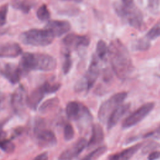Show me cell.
<instances>
[{
    "label": "cell",
    "mask_w": 160,
    "mask_h": 160,
    "mask_svg": "<svg viewBox=\"0 0 160 160\" xmlns=\"http://www.w3.org/2000/svg\"><path fill=\"white\" fill-rule=\"evenodd\" d=\"M54 36L48 29H31L19 35L20 41L24 44L33 46H46L52 43Z\"/></svg>",
    "instance_id": "3957f363"
},
{
    "label": "cell",
    "mask_w": 160,
    "mask_h": 160,
    "mask_svg": "<svg viewBox=\"0 0 160 160\" xmlns=\"http://www.w3.org/2000/svg\"><path fill=\"white\" fill-rule=\"evenodd\" d=\"M154 136L155 137L160 138V126L153 132H151L149 134H147L146 136Z\"/></svg>",
    "instance_id": "74e56055"
},
{
    "label": "cell",
    "mask_w": 160,
    "mask_h": 160,
    "mask_svg": "<svg viewBox=\"0 0 160 160\" xmlns=\"http://www.w3.org/2000/svg\"><path fill=\"white\" fill-rule=\"evenodd\" d=\"M49 155L48 152H44L35 157L34 160H48Z\"/></svg>",
    "instance_id": "d590c367"
},
{
    "label": "cell",
    "mask_w": 160,
    "mask_h": 160,
    "mask_svg": "<svg viewBox=\"0 0 160 160\" xmlns=\"http://www.w3.org/2000/svg\"><path fill=\"white\" fill-rule=\"evenodd\" d=\"M64 1H73L75 2H81L82 0H64Z\"/></svg>",
    "instance_id": "ab89813d"
},
{
    "label": "cell",
    "mask_w": 160,
    "mask_h": 160,
    "mask_svg": "<svg viewBox=\"0 0 160 160\" xmlns=\"http://www.w3.org/2000/svg\"><path fill=\"white\" fill-rule=\"evenodd\" d=\"M59 102V99L57 98H52L46 100L39 108V111L41 113H46L56 108Z\"/></svg>",
    "instance_id": "44dd1931"
},
{
    "label": "cell",
    "mask_w": 160,
    "mask_h": 160,
    "mask_svg": "<svg viewBox=\"0 0 160 160\" xmlns=\"http://www.w3.org/2000/svg\"><path fill=\"white\" fill-rule=\"evenodd\" d=\"M107 150V147L106 146H100L95 149H94L92 152L87 154L81 160H94L103 154Z\"/></svg>",
    "instance_id": "7402d4cb"
},
{
    "label": "cell",
    "mask_w": 160,
    "mask_h": 160,
    "mask_svg": "<svg viewBox=\"0 0 160 160\" xmlns=\"http://www.w3.org/2000/svg\"><path fill=\"white\" fill-rule=\"evenodd\" d=\"M72 61L71 58L69 51H67L64 53V60L62 64V71L64 74H66L69 72L72 67Z\"/></svg>",
    "instance_id": "4316f807"
},
{
    "label": "cell",
    "mask_w": 160,
    "mask_h": 160,
    "mask_svg": "<svg viewBox=\"0 0 160 160\" xmlns=\"http://www.w3.org/2000/svg\"><path fill=\"white\" fill-rule=\"evenodd\" d=\"M142 146V143L136 144L109 157V160H129Z\"/></svg>",
    "instance_id": "e0dca14e"
},
{
    "label": "cell",
    "mask_w": 160,
    "mask_h": 160,
    "mask_svg": "<svg viewBox=\"0 0 160 160\" xmlns=\"http://www.w3.org/2000/svg\"><path fill=\"white\" fill-rule=\"evenodd\" d=\"M90 42L88 36H81L75 34H69L63 39L62 42L69 51L71 49H77L79 47H87Z\"/></svg>",
    "instance_id": "7c38bea8"
},
{
    "label": "cell",
    "mask_w": 160,
    "mask_h": 160,
    "mask_svg": "<svg viewBox=\"0 0 160 160\" xmlns=\"http://www.w3.org/2000/svg\"><path fill=\"white\" fill-rule=\"evenodd\" d=\"M28 94L26 89L22 85L19 86L14 91L11 98V104L14 112L21 114L28 106Z\"/></svg>",
    "instance_id": "30bf717a"
},
{
    "label": "cell",
    "mask_w": 160,
    "mask_h": 160,
    "mask_svg": "<svg viewBox=\"0 0 160 160\" xmlns=\"http://www.w3.org/2000/svg\"><path fill=\"white\" fill-rule=\"evenodd\" d=\"M88 142L84 138H80L71 147L65 149L59 155V160H72L77 157L87 146Z\"/></svg>",
    "instance_id": "8fae6325"
},
{
    "label": "cell",
    "mask_w": 160,
    "mask_h": 160,
    "mask_svg": "<svg viewBox=\"0 0 160 160\" xmlns=\"http://www.w3.org/2000/svg\"><path fill=\"white\" fill-rule=\"evenodd\" d=\"M127 96L126 92L116 93L104 101L98 111V118L101 122H107V120L112 111L120 105Z\"/></svg>",
    "instance_id": "8992f818"
},
{
    "label": "cell",
    "mask_w": 160,
    "mask_h": 160,
    "mask_svg": "<svg viewBox=\"0 0 160 160\" xmlns=\"http://www.w3.org/2000/svg\"><path fill=\"white\" fill-rule=\"evenodd\" d=\"M5 102H6V96L2 92L0 91V111H2L4 109Z\"/></svg>",
    "instance_id": "e575fe53"
},
{
    "label": "cell",
    "mask_w": 160,
    "mask_h": 160,
    "mask_svg": "<svg viewBox=\"0 0 160 160\" xmlns=\"http://www.w3.org/2000/svg\"><path fill=\"white\" fill-rule=\"evenodd\" d=\"M36 16L38 18L42 21H45L50 18V12L46 4L41 5L36 11Z\"/></svg>",
    "instance_id": "d4e9b609"
},
{
    "label": "cell",
    "mask_w": 160,
    "mask_h": 160,
    "mask_svg": "<svg viewBox=\"0 0 160 160\" xmlns=\"http://www.w3.org/2000/svg\"><path fill=\"white\" fill-rule=\"evenodd\" d=\"M108 52V47L103 40H99L96 46L97 57L103 59Z\"/></svg>",
    "instance_id": "cb8c5ba5"
},
{
    "label": "cell",
    "mask_w": 160,
    "mask_h": 160,
    "mask_svg": "<svg viewBox=\"0 0 160 160\" xmlns=\"http://www.w3.org/2000/svg\"><path fill=\"white\" fill-rule=\"evenodd\" d=\"M0 148L7 153H12L15 149V145L10 139L2 137L0 138Z\"/></svg>",
    "instance_id": "603a6c76"
},
{
    "label": "cell",
    "mask_w": 160,
    "mask_h": 160,
    "mask_svg": "<svg viewBox=\"0 0 160 160\" xmlns=\"http://www.w3.org/2000/svg\"><path fill=\"white\" fill-rule=\"evenodd\" d=\"M74 136V130L72 126L68 123L64 128V138L66 141L71 140Z\"/></svg>",
    "instance_id": "f1b7e54d"
},
{
    "label": "cell",
    "mask_w": 160,
    "mask_h": 160,
    "mask_svg": "<svg viewBox=\"0 0 160 160\" xmlns=\"http://www.w3.org/2000/svg\"><path fill=\"white\" fill-rule=\"evenodd\" d=\"M117 13L134 28H140L142 24V14L133 4L126 5L117 3L114 5Z\"/></svg>",
    "instance_id": "277c9868"
},
{
    "label": "cell",
    "mask_w": 160,
    "mask_h": 160,
    "mask_svg": "<svg viewBox=\"0 0 160 160\" xmlns=\"http://www.w3.org/2000/svg\"><path fill=\"white\" fill-rule=\"evenodd\" d=\"M22 132H23V128H21V127H19V128H18L15 129L14 131L12 132L11 138L14 139L15 137H16L18 136H19Z\"/></svg>",
    "instance_id": "8d00e7d4"
},
{
    "label": "cell",
    "mask_w": 160,
    "mask_h": 160,
    "mask_svg": "<svg viewBox=\"0 0 160 160\" xmlns=\"http://www.w3.org/2000/svg\"><path fill=\"white\" fill-rule=\"evenodd\" d=\"M157 146V144L155 142H151L148 144H147L146 146H145L143 148V152L144 153H146L147 152H149V151H151V149H153L154 148H156V147Z\"/></svg>",
    "instance_id": "836d02e7"
},
{
    "label": "cell",
    "mask_w": 160,
    "mask_h": 160,
    "mask_svg": "<svg viewBox=\"0 0 160 160\" xmlns=\"http://www.w3.org/2000/svg\"><path fill=\"white\" fill-rule=\"evenodd\" d=\"M56 59L52 56L44 53L25 52L20 61L21 71L38 70L42 71H51L56 69Z\"/></svg>",
    "instance_id": "7a4b0ae2"
},
{
    "label": "cell",
    "mask_w": 160,
    "mask_h": 160,
    "mask_svg": "<svg viewBox=\"0 0 160 160\" xmlns=\"http://www.w3.org/2000/svg\"><path fill=\"white\" fill-rule=\"evenodd\" d=\"M104 135L102 126L99 124H94L92 127L91 136L88 142L87 146L89 148H91L99 144L104 140Z\"/></svg>",
    "instance_id": "ac0fdd59"
},
{
    "label": "cell",
    "mask_w": 160,
    "mask_h": 160,
    "mask_svg": "<svg viewBox=\"0 0 160 160\" xmlns=\"http://www.w3.org/2000/svg\"><path fill=\"white\" fill-rule=\"evenodd\" d=\"M21 72L22 71L19 67L12 64H6L0 69V74L13 84L19 81Z\"/></svg>",
    "instance_id": "5bb4252c"
},
{
    "label": "cell",
    "mask_w": 160,
    "mask_h": 160,
    "mask_svg": "<svg viewBox=\"0 0 160 160\" xmlns=\"http://www.w3.org/2000/svg\"><path fill=\"white\" fill-rule=\"evenodd\" d=\"M131 106L130 104H123L117 106L111 112L107 120V128H112L128 111Z\"/></svg>",
    "instance_id": "2e32d148"
},
{
    "label": "cell",
    "mask_w": 160,
    "mask_h": 160,
    "mask_svg": "<svg viewBox=\"0 0 160 160\" xmlns=\"http://www.w3.org/2000/svg\"><path fill=\"white\" fill-rule=\"evenodd\" d=\"M160 158V151H152L148 155V160H156Z\"/></svg>",
    "instance_id": "d6a6232c"
},
{
    "label": "cell",
    "mask_w": 160,
    "mask_h": 160,
    "mask_svg": "<svg viewBox=\"0 0 160 160\" xmlns=\"http://www.w3.org/2000/svg\"><path fill=\"white\" fill-rule=\"evenodd\" d=\"M45 94L41 86L32 91L28 98V106L32 110H36Z\"/></svg>",
    "instance_id": "d6986e66"
},
{
    "label": "cell",
    "mask_w": 160,
    "mask_h": 160,
    "mask_svg": "<svg viewBox=\"0 0 160 160\" xmlns=\"http://www.w3.org/2000/svg\"><path fill=\"white\" fill-rule=\"evenodd\" d=\"M11 6L15 9L28 14L34 6V2L32 0H12Z\"/></svg>",
    "instance_id": "ffe728a7"
},
{
    "label": "cell",
    "mask_w": 160,
    "mask_h": 160,
    "mask_svg": "<svg viewBox=\"0 0 160 160\" xmlns=\"http://www.w3.org/2000/svg\"><path fill=\"white\" fill-rule=\"evenodd\" d=\"M112 70L121 80L129 78L134 71L130 54L125 46L118 39L111 41L108 52Z\"/></svg>",
    "instance_id": "6da1fadb"
},
{
    "label": "cell",
    "mask_w": 160,
    "mask_h": 160,
    "mask_svg": "<svg viewBox=\"0 0 160 160\" xmlns=\"http://www.w3.org/2000/svg\"><path fill=\"white\" fill-rule=\"evenodd\" d=\"M154 103L152 102H147L129 115L122 122V128L124 129L129 128L141 121L154 109Z\"/></svg>",
    "instance_id": "9c48e42d"
},
{
    "label": "cell",
    "mask_w": 160,
    "mask_h": 160,
    "mask_svg": "<svg viewBox=\"0 0 160 160\" xmlns=\"http://www.w3.org/2000/svg\"><path fill=\"white\" fill-rule=\"evenodd\" d=\"M150 46L149 40H148L146 38L139 39L135 45V48L138 50L144 51L149 48Z\"/></svg>",
    "instance_id": "4dcf8cb0"
},
{
    "label": "cell",
    "mask_w": 160,
    "mask_h": 160,
    "mask_svg": "<svg viewBox=\"0 0 160 160\" xmlns=\"http://www.w3.org/2000/svg\"><path fill=\"white\" fill-rule=\"evenodd\" d=\"M66 113L68 118L73 121H89L92 119L88 109L83 104L76 101H71L68 103L66 108Z\"/></svg>",
    "instance_id": "ba28073f"
},
{
    "label": "cell",
    "mask_w": 160,
    "mask_h": 160,
    "mask_svg": "<svg viewBox=\"0 0 160 160\" xmlns=\"http://www.w3.org/2000/svg\"><path fill=\"white\" fill-rule=\"evenodd\" d=\"M99 73V66L98 57L93 55L84 76L79 80L75 86L74 89L76 92H81L84 90L89 91L94 84Z\"/></svg>",
    "instance_id": "5b68a950"
},
{
    "label": "cell",
    "mask_w": 160,
    "mask_h": 160,
    "mask_svg": "<svg viewBox=\"0 0 160 160\" xmlns=\"http://www.w3.org/2000/svg\"><path fill=\"white\" fill-rule=\"evenodd\" d=\"M34 133L38 144L42 148H50L57 144V139L54 133L44 128V122L41 119L36 121Z\"/></svg>",
    "instance_id": "52a82bcc"
},
{
    "label": "cell",
    "mask_w": 160,
    "mask_h": 160,
    "mask_svg": "<svg viewBox=\"0 0 160 160\" xmlns=\"http://www.w3.org/2000/svg\"><path fill=\"white\" fill-rule=\"evenodd\" d=\"M22 53V48L16 42L0 44V58H14Z\"/></svg>",
    "instance_id": "4fadbf2b"
},
{
    "label": "cell",
    "mask_w": 160,
    "mask_h": 160,
    "mask_svg": "<svg viewBox=\"0 0 160 160\" xmlns=\"http://www.w3.org/2000/svg\"><path fill=\"white\" fill-rule=\"evenodd\" d=\"M160 36V22L152 27L147 33L146 38L148 40H153Z\"/></svg>",
    "instance_id": "83f0119b"
},
{
    "label": "cell",
    "mask_w": 160,
    "mask_h": 160,
    "mask_svg": "<svg viewBox=\"0 0 160 160\" xmlns=\"http://www.w3.org/2000/svg\"><path fill=\"white\" fill-rule=\"evenodd\" d=\"M123 4L126 5H129L133 4V0H122Z\"/></svg>",
    "instance_id": "f35d334b"
},
{
    "label": "cell",
    "mask_w": 160,
    "mask_h": 160,
    "mask_svg": "<svg viewBox=\"0 0 160 160\" xmlns=\"http://www.w3.org/2000/svg\"><path fill=\"white\" fill-rule=\"evenodd\" d=\"M71 26L69 22L61 20H51L48 21L44 28L49 29L54 37H60L68 32Z\"/></svg>",
    "instance_id": "9a60e30c"
},
{
    "label": "cell",
    "mask_w": 160,
    "mask_h": 160,
    "mask_svg": "<svg viewBox=\"0 0 160 160\" xmlns=\"http://www.w3.org/2000/svg\"><path fill=\"white\" fill-rule=\"evenodd\" d=\"M41 87L46 94H51L59 89L61 88V84L59 82L51 83L49 82H45L41 85Z\"/></svg>",
    "instance_id": "484cf974"
},
{
    "label": "cell",
    "mask_w": 160,
    "mask_h": 160,
    "mask_svg": "<svg viewBox=\"0 0 160 160\" xmlns=\"http://www.w3.org/2000/svg\"><path fill=\"white\" fill-rule=\"evenodd\" d=\"M160 0H148V6L152 12H156L159 7Z\"/></svg>",
    "instance_id": "1f68e13d"
},
{
    "label": "cell",
    "mask_w": 160,
    "mask_h": 160,
    "mask_svg": "<svg viewBox=\"0 0 160 160\" xmlns=\"http://www.w3.org/2000/svg\"><path fill=\"white\" fill-rule=\"evenodd\" d=\"M8 8L9 5L8 4H4L0 7V27L6 23Z\"/></svg>",
    "instance_id": "f546056e"
}]
</instances>
